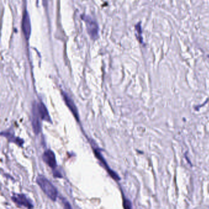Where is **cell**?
<instances>
[{"instance_id": "13", "label": "cell", "mask_w": 209, "mask_h": 209, "mask_svg": "<svg viewBox=\"0 0 209 209\" xmlns=\"http://www.w3.org/2000/svg\"></svg>"}, {"instance_id": "9", "label": "cell", "mask_w": 209, "mask_h": 209, "mask_svg": "<svg viewBox=\"0 0 209 209\" xmlns=\"http://www.w3.org/2000/svg\"><path fill=\"white\" fill-rule=\"evenodd\" d=\"M38 107L39 114L42 120H44L46 121L51 122V117H50V115L49 114V112H48V110L46 107L42 103H41L38 104Z\"/></svg>"}, {"instance_id": "8", "label": "cell", "mask_w": 209, "mask_h": 209, "mask_svg": "<svg viewBox=\"0 0 209 209\" xmlns=\"http://www.w3.org/2000/svg\"><path fill=\"white\" fill-rule=\"evenodd\" d=\"M95 155H96V157L98 158V159H99V160L101 162V163L104 165L105 168L106 169V170H107V172H109V175H110L112 178H113L115 180H120V177H118V176L115 172H113V171H112V170L109 167V166H107V163H106V162H105V161L104 159V158L101 155V153H100L98 151H96V150H95Z\"/></svg>"}, {"instance_id": "7", "label": "cell", "mask_w": 209, "mask_h": 209, "mask_svg": "<svg viewBox=\"0 0 209 209\" xmlns=\"http://www.w3.org/2000/svg\"><path fill=\"white\" fill-rule=\"evenodd\" d=\"M63 95L64 97V100L66 103L67 105L68 106V107L69 108V109L71 110V111L73 113V114L75 115L76 118L78 120V110L77 109V107L76 106V105L74 104V101L71 100V98L64 92L63 93Z\"/></svg>"}, {"instance_id": "10", "label": "cell", "mask_w": 209, "mask_h": 209, "mask_svg": "<svg viewBox=\"0 0 209 209\" xmlns=\"http://www.w3.org/2000/svg\"><path fill=\"white\" fill-rule=\"evenodd\" d=\"M136 29L138 33V35L139 36V40L140 41V42L141 43L143 42L142 41V28H141V25H140V22L138 23L136 25Z\"/></svg>"}, {"instance_id": "1", "label": "cell", "mask_w": 209, "mask_h": 209, "mask_svg": "<svg viewBox=\"0 0 209 209\" xmlns=\"http://www.w3.org/2000/svg\"><path fill=\"white\" fill-rule=\"evenodd\" d=\"M36 182L43 192L53 201H55L58 196V191L46 177L43 176H38L36 178Z\"/></svg>"}, {"instance_id": "2", "label": "cell", "mask_w": 209, "mask_h": 209, "mask_svg": "<svg viewBox=\"0 0 209 209\" xmlns=\"http://www.w3.org/2000/svg\"><path fill=\"white\" fill-rule=\"evenodd\" d=\"M84 20H85L88 33L91 37L93 39L97 38L98 34V26L96 22L88 16L85 17Z\"/></svg>"}, {"instance_id": "6", "label": "cell", "mask_w": 209, "mask_h": 209, "mask_svg": "<svg viewBox=\"0 0 209 209\" xmlns=\"http://www.w3.org/2000/svg\"><path fill=\"white\" fill-rule=\"evenodd\" d=\"M12 200L16 203L21 206L25 207L28 209H31V207H33V206L26 198V196L23 194H14L12 196Z\"/></svg>"}, {"instance_id": "12", "label": "cell", "mask_w": 209, "mask_h": 209, "mask_svg": "<svg viewBox=\"0 0 209 209\" xmlns=\"http://www.w3.org/2000/svg\"><path fill=\"white\" fill-rule=\"evenodd\" d=\"M64 209H73V208L71 204L68 202L66 201L64 204Z\"/></svg>"}, {"instance_id": "11", "label": "cell", "mask_w": 209, "mask_h": 209, "mask_svg": "<svg viewBox=\"0 0 209 209\" xmlns=\"http://www.w3.org/2000/svg\"><path fill=\"white\" fill-rule=\"evenodd\" d=\"M124 207L125 209H131V202L128 200H125L124 201Z\"/></svg>"}, {"instance_id": "3", "label": "cell", "mask_w": 209, "mask_h": 209, "mask_svg": "<svg viewBox=\"0 0 209 209\" xmlns=\"http://www.w3.org/2000/svg\"><path fill=\"white\" fill-rule=\"evenodd\" d=\"M38 112V105L34 104L33 107V118H32V125L33 131L36 134H38L41 131V125L39 122V114Z\"/></svg>"}, {"instance_id": "4", "label": "cell", "mask_w": 209, "mask_h": 209, "mask_svg": "<svg viewBox=\"0 0 209 209\" xmlns=\"http://www.w3.org/2000/svg\"><path fill=\"white\" fill-rule=\"evenodd\" d=\"M42 158L44 161L51 168L55 169L56 167V161L55 155L51 150H46L44 153Z\"/></svg>"}, {"instance_id": "5", "label": "cell", "mask_w": 209, "mask_h": 209, "mask_svg": "<svg viewBox=\"0 0 209 209\" xmlns=\"http://www.w3.org/2000/svg\"><path fill=\"white\" fill-rule=\"evenodd\" d=\"M22 29L24 33V35L28 40L31 34V22L29 14L28 12L25 11L22 20Z\"/></svg>"}]
</instances>
